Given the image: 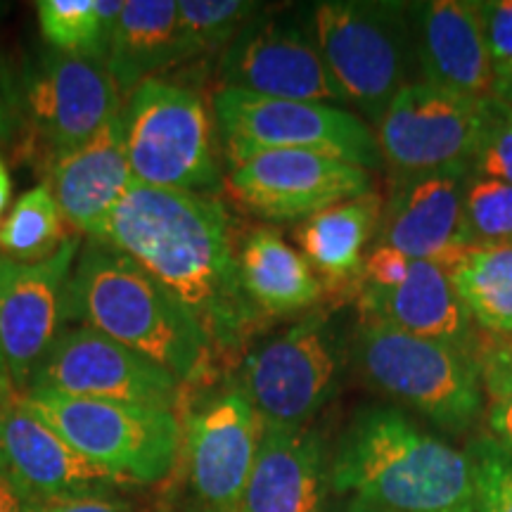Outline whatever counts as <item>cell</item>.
<instances>
[{"mask_svg":"<svg viewBox=\"0 0 512 512\" xmlns=\"http://www.w3.org/2000/svg\"><path fill=\"white\" fill-rule=\"evenodd\" d=\"M216 74L219 88L278 100L347 105L320 55L313 22L304 27L292 15L256 12L221 50Z\"/></svg>","mask_w":512,"mask_h":512,"instance_id":"cell-11","label":"cell"},{"mask_svg":"<svg viewBox=\"0 0 512 512\" xmlns=\"http://www.w3.org/2000/svg\"><path fill=\"white\" fill-rule=\"evenodd\" d=\"M124 110V95L105 62L64 53L43 57L22 98L24 124L46 152V164L93 140Z\"/></svg>","mask_w":512,"mask_h":512,"instance_id":"cell-13","label":"cell"},{"mask_svg":"<svg viewBox=\"0 0 512 512\" xmlns=\"http://www.w3.org/2000/svg\"><path fill=\"white\" fill-rule=\"evenodd\" d=\"M380 214V195L370 190L318 211L297 228V245L323 287H358Z\"/></svg>","mask_w":512,"mask_h":512,"instance_id":"cell-23","label":"cell"},{"mask_svg":"<svg viewBox=\"0 0 512 512\" xmlns=\"http://www.w3.org/2000/svg\"><path fill=\"white\" fill-rule=\"evenodd\" d=\"M328 482L323 439L311 427H264L242 512H318Z\"/></svg>","mask_w":512,"mask_h":512,"instance_id":"cell-22","label":"cell"},{"mask_svg":"<svg viewBox=\"0 0 512 512\" xmlns=\"http://www.w3.org/2000/svg\"><path fill=\"white\" fill-rule=\"evenodd\" d=\"M121 112L79 150L46 164V185L64 223L88 240H102L114 209L133 185Z\"/></svg>","mask_w":512,"mask_h":512,"instance_id":"cell-20","label":"cell"},{"mask_svg":"<svg viewBox=\"0 0 512 512\" xmlns=\"http://www.w3.org/2000/svg\"><path fill=\"white\" fill-rule=\"evenodd\" d=\"M124 0H41L38 27L50 50L105 62Z\"/></svg>","mask_w":512,"mask_h":512,"instance_id":"cell-27","label":"cell"},{"mask_svg":"<svg viewBox=\"0 0 512 512\" xmlns=\"http://www.w3.org/2000/svg\"><path fill=\"white\" fill-rule=\"evenodd\" d=\"M494 100L503 102L505 107H512V69L508 74H503L501 79H496V93Z\"/></svg>","mask_w":512,"mask_h":512,"instance_id":"cell-41","label":"cell"},{"mask_svg":"<svg viewBox=\"0 0 512 512\" xmlns=\"http://www.w3.org/2000/svg\"><path fill=\"white\" fill-rule=\"evenodd\" d=\"M453 285L472 323L512 335V247H470L453 261Z\"/></svg>","mask_w":512,"mask_h":512,"instance_id":"cell-26","label":"cell"},{"mask_svg":"<svg viewBox=\"0 0 512 512\" xmlns=\"http://www.w3.org/2000/svg\"><path fill=\"white\" fill-rule=\"evenodd\" d=\"M10 200H12V176L3 155H0V226H3L5 221V209L10 207Z\"/></svg>","mask_w":512,"mask_h":512,"instance_id":"cell-38","label":"cell"},{"mask_svg":"<svg viewBox=\"0 0 512 512\" xmlns=\"http://www.w3.org/2000/svg\"><path fill=\"white\" fill-rule=\"evenodd\" d=\"M12 399H15V384H12L8 361H5L3 347H0V408L8 406Z\"/></svg>","mask_w":512,"mask_h":512,"instance_id":"cell-39","label":"cell"},{"mask_svg":"<svg viewBox=\"0 0 512 512\" xmlns=\"http://www.w3.org/2000/svg\"><path fill=\"white\" fill-rule=\"evenodd\" d=\"M81 247V235H72L53 259L34 266L0 254V347L15 392H27L38 363L60 335L64 294Z\"/></svg>","mask_w":512,"mask_h":512,"instance_id":"cell-16","label":"cell"},{"mask_svg":"<svg viewBox=\"0 0 512 512\" xmlns=\"http://www.w3.org/2000/svg\"><path fill=\"white\" fill-rule=\"evenodd\" d=\"M453 261L413 259L411 271L399 285L387 290H356L361 320L392 325L408 335L460 349H475L472 318L453 285Z\"/></svg>","mask_w":512,"mask_h":512,"instance_id":"cell-21","label":"cell"},{"mask_svg":"<svg viewBox=\"0 0 512 512\" xmlns=\"http://www.w3.org/2000/svg\"><path fill=\"white\" fill-rule=\"evenodd\" d=\"M72 235L64 230V219L53 192L46 183L19 197L10 216L0 226V254L15 264H43L60 252Z\"/></svg>","mask_w":512,"mask_h":512,"instance_id":"cell-28","label":"cell"},{"mask_svg":"<svg viewBox=\"0 0 512 512\" xmlns=\"http://www.w3.org/2000/svg\"><path fill=\"white\" fill-rule=\"evenodd\" d=\"M311 22L337 88L370 124L377 126L389 102L420 81L406 3L328 0L313 5Z\"/></svg>","mask_w":512,"mask_h":512,"instance_id":"cell-4","label":"cell"},{"mask_svg":"<svg viewBox=\"0 0 512 512\" xmlns=\"http://www.w3.org/2000/svg\"><path fill=\"white\" fill-rule=\"evenodd\" d=\"M491 100H470L411 83L377 121V147L392 178L475 164Z\"/></svg>","mask_w":512,"mask_h":512,"instance_id":"cell-10","label":"cell"},{"mask_svg":"<svg viewBox=\"0 0 512 512\" xmlns=\"http://www.w3.org/2000/svg\"><path fill=\"white\" fill-rule=\"evenodd\" d=\"M465 233L470 247H512V188L472 174L465 188Z\"/></svg>","mask_w":512,"mask_h":512,"instance_id":"cell-30","label":"cell"},{"mask_svg":"<svg viewBox=\"0 0 512 512\" xmlns=\"http://www.w3.org/2000/svg\"><path fill=\"white\" fill-rule=\"evenodd\" d=\"M226 190L268 221H306L332 204L366 195L373 174L316 152L268 150L230 164Z\"/></svg>","mask_w":512,"mask_h":512,"instance_id":"cell-14","label":"cell"},{"mask_svg":"<svg viewBox=\"0 0 512 512\" xmlns=\"http://www.w3.org/2000/svg\"><path fill=\"white\" fill-rule=\"evenodd\" d=\"M19 399L79 456L126 484L164 482L181 458L183 422L169 408L83 399L48 389H29Z\"/></svg>","mask_w":512,"mask_h":512,"instance_id":"cell-5","label":"cell"},{"mask_svg":"<svg viewBox=\"0 0 512 512\" xmlns=\"http://www.w3.org/2000/svg\"><path fill=\"white\" fill-rule=\"evenodd\" d=\"M328 484L389 512H475L467 451L420 430L399 408L354 415L330 460Z\"/></svg>","mask_w":512,"mask_h":512,"instance_id":"cell-2","label":"cell"},{"mask_svg":"<svg viewBox=\"0 0 512 512\" xmlns=\"http://www.w3.org/2000/svg\"><path fill=\"white\" fill-rule=\"evenodd\" d=\"M8 12H10V5L8 3H0V19L8 15Z\"/></svg>","mask_w":512,"mask_h":512,"instance_id":"cell-44","label":"cell"},{"mask_svg":"<svg viewBox=\"0 0 512 512\" xmlns=\"http://www.w3.org/2000/svg\"><path fill=\"white\" fill-rule=\"evenodd\" d=\"M356 361L366 380L448 432H467L486 408L475 351L361 320Z\"/></svg>","mask_w":512,"mask_h":512,"instance_id":"cell-6","label":"cell"},{"mask_svg":"<svg viewBox=\"0 0 512 512\" xmlns=\"http://www.w3.org/2000/svg\"><path fill=\"white\" fill-rule=\"evenodd\" d=\"M100 242L150 273L195 318L214 356L240 354L264 318L242 287L228 214L214 195L133 183Z\"/></svg>","mask_w":512,"mask_h":512,"instance_id":"cell-1","label":"cell"},{"mask_svg":"<svg viewBox=\"0 0 512 512\" xmlns=\"http://www.w3.org/2000/svg\"><path fill=\"white\" fill-rule=\"evenodd\" d=\"M62 318L159 363L183 387L211 377L216 356L195 318L131 256L105 242L88 240L81 247Z\"/></svg>","mask_w":512,"mask_h":512,"instance_id":"cell-3","label":"cell"},{"mask_svg":"<svg viewBox=\"0 0 512 512\" xmlns=\"http://www.w3.org/2000/svg\"><path fill=\"white\" fill-rule=\"evenodd\" d=\"M121 114L133 183L200 195L221 188L216 126L200 93L155 76L128 95Z\"/></svg>","mask_w":512,"mask_h":512,"instance_id":"cell-7","label":"cell"},{"mask_svg":"<svg viewBox=\"0 0 512 512\" xmlns=\"http://www.w3.org/2000/svg\"><path fill=\"white\" fill-rule=\"evenodd\" d=\"M479 366L491 373L503 375L505 380L512 382V344L508 342H489L477 349Z\"/></svg>","mask_w":512,"mask_h":512,"instance_id":"cell-37","label":"cell"},{"mask_svg":"<svg viewBox=\"0 0 512 512\" xmlns=\"http://www.w3.org/2000/svg\"><path fill=\"white\" fill-rule=\"evenodd\" d=\"M484 46L496 79L512 69V0L479 3Z\"/></svg>","mask_w":512,"mask_h":512,"instance_id":"cell-33","label":"cell"},{"mask_svg":"<svg viewBox=\"0 0 512 512\" xmlns=\"http://www.w3.org/2000/svg\"><path fill=\"white\" fill-rule=\"evenodd\" d=\"M259 8L245 0H178V64L226 48Z\"/></svg>","mask_w":512,"mask_h":512,"instance_id":"cell-29","label":"cell"},{"mask_svg":"<svg viewBox=\"0 0 512 512\" xmlns=\"http://www.w3.org/2000/svg\"><path fill=\"white\" fill-rule=\"evenodd\" d=\"M472 174L494 178L512 188V107L503 102H489V119L482 133Z\"/></svg>","mask_w":512,"mask_h":512,"instance_id":"cell-32","label":"cell"},{"mask_svg":"<svg viewBox=\"0 0 512 512\" xmlns=\"http://www.w3.org/2000/svg\"><path fill=\"white\" fill-rule=\"evenodd\" d=\"M0 479L24 503L107 494L126 484L79 456L19 396L0 408Z\"/></svg>","mask_w":512,"mask_h":512,"instance_id":"cell-17","label":"cell"},{"mask_svg":"<svg viewBox=\"0 0 512 512\" xmlns=\"http://www.w3.org/2000/svg\"><path fill=\"white\" fill-rule=\"evenodd\" d=\"M0 512H24V501L0 479Z\"/></svg>","mask_w":512,"mask_h":512,"instance_id":"cell-40","label":"cell"},{"mask_svg":"<svg viewBox=\"0 0 512 512\" xmlns=\"http://www.w3.org/2000/svg\"><path fill=\"white\" fill-rule=\"evenodd\" d=\"M344 512H389V510H380V508H373V505H366V503H358V501H351L349 508Z\"/></svg>","mask_w":512,"mask_h":512,"instance_id":"cell-42","label":"cell"},{"mask_svg":"<svg viewBox=\"0 0 512 512\" xmlns=\"http://www.w3.org/2000/svg\"><path fill=\"white\" fill-rule=\"evenodd\" d=\"M337 337L328 313H309L249 351L238 375L264 427H309L335 394Z\"/></svg>","mask_w":512,"mask_h":512,"instance_id":"cell-9","label":"cell"},{"mask_svg":"<svg viewBox=\"0 0 512 512\" xmlns=\"http://www.w3.org/2000/svg\"><path fill=\"white\" fill-rule=\"evenodd\" d=\"M24 512H136L131 505L107 494L53 498V501L24 503Z\"/></svg>","mask_w":512,"mask_h":512,"instance_id":"cell-35","label":"cell"},{"mask_svg":"<svg viewBox=\"0 0 512 512\" xmlns=\"http://www.w3.org/2000/svg\"><path fill=\"white\" fill-rule=\"evenodd\" d=\"M482 382L484 394L489 396V403H486V425H489L491 437L512 453V382L484 368Z\"/></svg>","mask_w":512,"mask_h":512,"instance_id":"cell-34","label":"cell"},{"mask_svg":"<svg viewBox=\"0 0 512 512\" xmlns=\"http://www.w3.org/2000/svg\"><path fill=\"white\" fill-rule=\"evenodd\" d=\"M178 0H124L105 67L124 98L162 69L176 67Z\"/></svg>","mask_w":512,"mask_h":512,"instance_id":"cell-25","label":"cell"},{"mask_svg":"<svg viewBox=\"0 0 512 512\" xmlns=\"http://www.w3.org/2000/svg\"><path fill=\"white\" fill-rule=\"evenodd\" d=\"M475 482V512H512V453L491 434L467 446Z\"/></svg>","mask_w":512,"mask_h":512,"instance_id":"cell-31","label":"cell"},{"mask_svg":"<svg viewBox=\"0 0 512 512\" xmlns=\"http://www.w3.org/2000/svg\"><path fill=\"white\" fill-rule=\"evenodd\" d=\"M29 389L176 411L183 382L150 358L79 325L60 330L38 363Z\"/></svg>","mask_w":512,"mask_h":512,"instance_id":"cell-12","label":"cell"},{"mask_svg":"<svg viewBox=\"0 0 512 512\" xmlns=\"http://www.w3.org/2000/svg\"><path fill=\"white\" fill-rule=\"evenodd\" d=\"M408 17L422 83L460 98L494 100L496 74L484 46L479 3H411Z\"/></svg>","mask_w":512,"mask_h":512,"instance_id":"cell-19","label":"cell"},{"mask_svg":"<svg viewBox=\"0 0 512 512\" xmlns=\"http://www.w3.org/2000/svg\"><path fill=\"white\" fill-rule=\"evenodd\" d=\"M24 124L22 95L17 93L15 79L10 69L0 60V145L10 143L15 138L17 128Z\"/></svg>","mask_w":512,"mask_h":512,"instance_id":"cell-36","label":"cell"},{"mask_svg":"<svg viewBox=\"0 0 512 512\" xmlns=\"http://www.w3.org/2000/svg\"><path fill=\"white\" fill-rule=\"evenodd\" d=\"M242 287L261 316L306 311L323 299L325 287L302 252L273 228H254L238 252Z\"/></svg>","mask_w":512,"mask_h":512,"instance_id":"cell-24","label":"cell"},{"mask_svg":"<svg viewBox=\"0 0 512 512\" xmlns=\"http://www.w3.org/2000/svg\"><path fill=\"white\" fill-rule=\"evenodd\" d=\"M195 512H242L240 508H204V505H200Z\"/></svg>","mask_w":512,"mask_h":512,"instance_id":"cell-43","label":"cell"},{"mask_svg":"<svg viewBox=\"0 0 512 512\" xmlns=\"http://www.w3.org/2000/svg\"><path fill=\"white\" fill-rule=\"evenodd\" d=\"M472 169L430 171L392 181L373 247L394 249L408 259L453 261L470 249L465 233V188Z\"/></svg>","mask_w":512,"mask_h":512,"instance_id":"cell-18","label":"cell"},{"mask_svg":"<svg viewBox=\"0 0 512 512\" xmlns=\"http://www.w3.org/2000/svg\"><path fill=\"white\" fill-rule=\"evenodd\" d=\"M259 415L238 377L183 422V458L192 494L204 508H240L259 451Z\"/></svg>","mask_w":512,"mask_h":512,"instance_id":"cell-15","label":"cell"},{"mask_svg":"<svg viewBox=\"0 0 512 512\" xmlns=\"http://www.w3.org/2000/svg\"><path fill=\"white\" fill-rule=\"evenodd\" d=\"M211 117L230 164L256 152L299 150L344 159L370 174L382 166L375 131L347 107L216 88Z\"/></svg>","mask_w":512,"mask_h":512,"instance_id":"cell-8","label":"cell"}]
</instances>
